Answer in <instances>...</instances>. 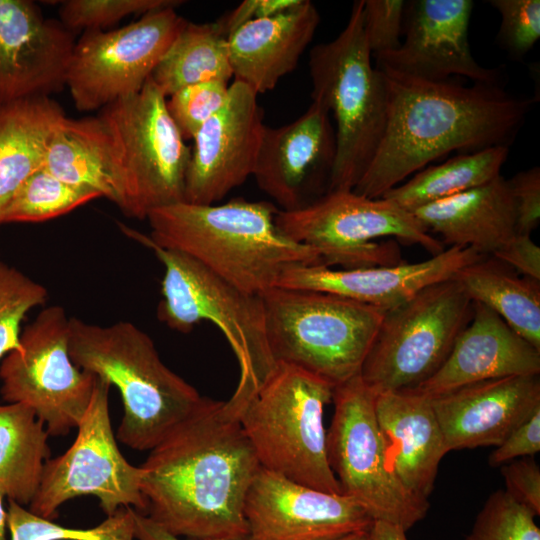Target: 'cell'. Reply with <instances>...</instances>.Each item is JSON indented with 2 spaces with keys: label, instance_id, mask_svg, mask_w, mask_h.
<instances>
[{
  "label": "cell",
  "instance_id": "1",
  "mask_svg": "<svg viewBox=\"0 0 540 540\" xmlns=\"http://www.w3.org/2000/svg\"><path fill=\"white\" fill-rule=\"evenodd\" d=\"M260 467L236 412L203 397L140 466L145 515L178 537L247 535L244 501Z\"/></svg>",
  "mask_w": 540,
  "mask_h": 540
},
{
  "label": "cell",
  "instance_id": "2",
  "mask_svg": "<svg viewBox=\"0 0 540 540\" xmlns=\"http://www.w3.org/2000/svg\"><path fill=\"white\" fill-rule=\"evenodd\" d=\"M384 72V71H383ZM388 109L380 145L353 191L381 198L413 173L453 151L508 146L531 107L498 83L463 86L384 72Z\"/></svg>",
  "mask_w": 540,
  "mask_h": 540
},
{
  "label": "cell",
  "instance_id": "3",
  "mask_svg": "<svg viewBox=\"0 0 540 540\" xmlns=\"http://www.w3.org/2000/svg\"><path fill=\"white\" fill-rule=\"evenodd\" d=\"M278 211L265 201H183L156 208L146 219L154 243L186 254L238 289L260 296L293 266L324 265L318 250L280 231Z\"/></svg>",
  "mask_w": 540,
  "mask_h": 540
},
{
  "label": "cell",
  "instance_id": "4",
  "mask_svg": "<svg viewBox=\"0 0 540 540\" xmlns=\"http://www.w3.org/2000/svg\"><path fill=\"white\" fill-rule=\"evenodd\" d=\"M69 352L79 368L118 389L124 413L117 438L132 449L154 448L203 398L131 322L103 326L69 318Z\"/></svg>",
  "mask_w": 540,
  "mask_h": 540
},
{
  "label": "cell",
  "instance_id": "5",
  "mask_svg": "<svg viewBox=\"0 0 540 540\" xmlns=\"http://www.w3.org/2000/svg\"><path fill=\"white\" fill-rule=\"evenodd\" d=\"M371 57L363 28V0L353 3L338 36L315 45L309 54L312 101L324 106L336 122V158L328 192L353 190L385 131L387 79L372 65Z\"/></svg>",
  "mask_w": 540,
  "mask_h": 540
},
{
  "label": "cell",
  "instance_id": "6",
  "mask_svg": "<svg viewBox=\"0 0 540 540\" xmlns=\"http://www.w3.org/2000/svg\"><path fill=\"white\" fill-rule=\"evenodd\" d=\"M260 297L277 365L303 370L333 389L360 374L385 311L315 290L277 286Z\"/></svg>",
  "mask_w": 540,
  "mask_h": 540
},
{
  "label": "cell",
  "instance_id": "7",
  "mask_svg": "<svg viewBox=\"0 0 540 540\" xmlns=\"http://www.w3.org/2000/svg\"><path fill=\"white\" fill-rule=\"evenodd\" d=\"M119 226L128 237L149 248L164 267L158 318L182 333L204 320L213 323L238 361V384L257 392L277 367L261 297L238 289L188 255L163 248L122 223Z\"/></svg>",
  "mask_w": 540,
  "mask_h": 540
},
{
  "label": "cell",
  "instance_id": "8",
  "mask_svg": "<svg viewBox=\"0 0 540 540\" xmlns=\"http://www.w3.org/2000/svg\"><path fill=\"white\" fill-rule=\"evenodd\" d=\"M107 131L117 203L128 217L185 201L191 148L171 118L166 97L151 77L140 92L96 115Z\"/></svg>",
  "mask_w": 540,
  "mask_h": 540
},
{
  "label": "cell",
  "instance_id": "9",
  "mask_svg": "<svg viewBox=\"0 0 540 540\" xmlns=\"http://www.w3.org/2000/svg\"><path fill=\"white\" fill-rule=\"evenodd\" d=\"M333 388L298 368L278 364L239 413L261 468L332 494L341 489L326 455L324 407Z\"/></svg>",
  "mask_w": 540,
  "mask_h": 540
},
{
  "label": "cell",
  "instance_id": "10",
  "mask_svg": "<svg viewBox=\"0 0 540 540\" xmlns=\"http://www.w3.org/2000/svg\"><path fill=\"white\" fill-rule=\"evenodd\" d=\"M280 231L300 244L319 251L324 266L354 269L403 263L393 242L374 240L395 237L419 244L433 256L444 250L413 215L386 198H367L353 190L326 193L295 211L279 210Z\"/></svg>",
  "mask_w": 540,
  "mask_h": 540
},
{
  "label": "cell",
  "instance_id": "11",
  "mask_svg": "<svg viewBox=\"0 0 540 540\" xmlns=\"http://www.w3.org/2000/svg\"><path fill=\"white\" fill-rule=\"evenodd\" d=\"M473 312L455 278L421 289L384 312L361 379L375 394L416 388L442 366Z\"/></svg>",
  "mask_w": 540,
  "mask_h": 540
},
{
  "label": "cell",
  "instance_id": "12",
  "mask_svg": "<svg viewBox=\"0 0 540 540\" xmlns=\"http://www.w3.org/2000/svg\"><path fill=\"white\" fill-rule=\"evenodd\" d=\"M376 394L360 374L333 389L334 413L326 431V455L341 494L354 499L373 521L408 531L427 514L429 502L410 494L391 472L375 414Z\"/></svg>",
  "mask_w": 540,
  "mask_h": 540
},
{
  "label": "cell",
  "instance_id": "13",
  "mask_svg": "<svg viewBox=\"0 0 540 540\" xmlns=\"http://www.w3.org/2000/svg\"><path fill=\"white\" fill-rule=\"evenodd\" d=\"M110 387L96 376L90 404L73 444L62 455L46 461L39 488L29 505L35 515L53 520L63 503L85 495L95 496L107 516L121 507L146 514L141 468L122 455L112 429Z\"/></svg>",
  "mask_w": 540,
  "mask_h": 540
},
{
  "label": "cell",
  "instance_id": "14",
  "mask_svg": "<svg viewBox=\"0 0 540 540\" xmlns=\"http://www.w3.org/2000/svg\"><path fill=\"white\" fill-rule=\"evenodd\" d=\"M22 348L0 366L5 401L24 403L62 436L80 424L93 394L96 376L79 368L69 352V318L61 306L44 308L21 333Z\"/></svg>",
  "mask_w": 540,
  "mask_h": 540
},
{
  "label": "cell",
  "instance_id": "15",
  "mask_svg": "<svg viewBox=\"0 0 540 540\" xmlns=\"http://www.w3.org/2000/svg\"><path fill=\"white\" fill-rule=\"evenodd\" d=\"M186 22L164 8L117 29L84 31L66 75L76 109L99 111L140 92Z\"/></svg>",
  "mask_w": 540,
  "mask_h": 540
},
{
  "label": "cell",
  "instance_id": "16",
  "mask_svg": "<svg viewBox=\"0 0 540 540\" xmlns=\"http://www.w3.org/2000/svg\"><path fill=\"white\" fill-rule=\"evenodd\" d=\"M248 540H337L368 531L373 519L354 499L260 467L244 501Z\"/></svg>",
  "mask_w": 540,
  "mask_h": 540
},
{
  "label": "cell",
  "instance_id": "17",
  "mask_svg": "<svg viewBox=\"0 0 540 540\" xmlns=\"http://www.w3.org/2000/svg\"><path fill=\"white\" fill-rule=\"evenodd\" d=\"M330 116L312 101L291 123L265 127L252 176L281 211L302 209L328 192L336 158Z\"/></svg>",
  "mask_w": 540,
  "mask_h": 540
},
{
  "label": "cell",
  "instance_id": "18",
  "mask_svg": "<svg viewBox=\"0 0 540 540\" xmlns=\"http://www.w3.org/2000/svg\"><path fill=\"white\" fill-rule=\"evenodd\" d=\"M265 127L257 94L234 80L224 106L192 139L185 202L215 204L252 176Z\"/></svg>",
  "mask_w": 540,
  "mask_h": 540
},
{
  "label": "cell",
  "instance_id": "19",
  "mask_svg": "<svg viewBox=\"0 0 540 540\" xmlns=\"http://www.w3.org/2000/svg\"><path fill=\"white\" fill-rule=\"evenodd\" d=\"M471 0H417L406 3L405 39L376 56L377 68L394 75L443 82L452 75L474 83H498L499 72L477 63L468 40Z\"/></svg>",
  "mask_w": 540,
  "mask_h": 540
},
{
  "label": "cell",
  "instance_id": "20",
  "mask_svg": "<svg viewBox=\"0 0 540 540\" xmlns=\"http://www.w3.org/2000/svg\"><path fill=\"white\" fill-rule=\"evenodd\" d=\"M75 35L30 0H0V106L66 86Z\"/></svg>",
  "mask_w": 540,
  "mask_h": 540
},
{
  "label": "cell",
  "instance_id": "21",
  "mask_svg": "<svg viewBox=\"0 0 540 540\" xmlns=\"http://www.w3.org/2000/svg\"><path fill=\"white\" fill-rule=\"evenodd\" d=\"M448 452L500 445L540 407L539 375L472 383L431 398Z\"/></svg>",
  "mask_w": 540,
  "mask_h": 540
},
{
  "label": "cell",
  "instance_id": "22",
  "mask_svg": "<svg viewBox=\"0 0 540 540\" xmlns=\"http://www.w3.org/2000/svg\"><path fill=\"white\" fill-rule=\"evenodd\" d=\"M482 257L471 248L452 246L417 263L354 269L297 265L281 275L277 286L328 292L387 311Z\"/></svg>",
  "mask_w": 540,
  "mask_h": 540
},
{
  "label": "cell",
  "instance_id": "23",
  "mask_svg": "<svg viewBox=\"0 0 540 540\" xmlns=\"http://www.w3.org/2000/svg\"><path fill=\"white\" fill-rule=\"evenodd\" d=\"M473 303L472 319L457 337L442 366L408 391L432 398L484 380L539 375L540 350L491 309Z\"/></svg>",
  "mask_w": 540,
  "mask_h": 540
},
{
  "label": "cell",
  "instance_id": "24",
  "mask_svg": "<svg viewBox=\"0 0 540 540\" xmlns=\"http://www.w3.org/2000/svg\"><path fill=\"white\" fill-rule=\"evenodd\" d=\"M375 414L391 472L410 494L428 501L448 453L431 398L408 390L379 393Z\"/></svg>",
  "mask_w": 540,
  "mask_h": 540
},
{
  "label": "cell",
  "instance_id": "25",
  "mask_svg": "<svg viewBox=\"0 0 540 540\" xmlns=\"http://www.w3.org/2000/svg\"><path fill=\"white\" fill-rule=\"evenodd\" d=\"M320 15L309 0L279 14L248 22L227 37L233 77L257 95L292 72L312 41Z\"/></svg>",
  "mask_w": 540,
  "mask_h": 540
},
{
  "label": "cell",
  "instance_id": "26",
  "mask_svg": "<svg viewBox=\"0 0 540 540\" xmlns=\"http://www.w3.org/2000/svg\"><path fill=\"white\" fill-rule=\"evenodd\" d=\"M411 213L429 232L439 234L442 243L483 256H492L517 234L514 199L502 175Z\"/></svg>",
  "mask_w": 540,
  "mask_h": 540
},
{
  "label": "cell",
  "instance_id": "27",
  "mask_svg": "<svg viewBox=\"0 0 540 540\" xmlns=\"http://www.w3.org/2000/svg\"><path fill=\"white\" fill-rule=\"evenodd\" d=\"M65 116L51 97L0 106V224L19 187L43 167L49 139Z\"/></svg>",
  "mask_w": 540,
  "mask_h": 540
},
{
  "label": "cell",
  "instance_id": "28",
  "mask_svg": "<svg viewBox=\"0 0 540 540\" xmlns=\"http://www.w3.org/2000/svg\"><path fill=\"white\" fill-rule=\"evenodd\" d=\"M43 168L67 184L117 203L110 141L97 116H65L49 139Z\"/></svg>",
  "mask_w": 540,
  "mask_h": 540
},
{
  "label": "cell",
  "instance_id": "29",
  "mask_svg": "<svg viewBox=\"0 0 540 540\" xmlns=\"http://www.w3.org/2000/svg\"><path fill=\"white\" fill-rule=\"evenodd\" d=\"M453 278L473 302L491 309L540 350V281L520 277L510 266L492 256L464 266Z\"/></svg>",
  "mask_w": 540,
  "mask_h": 540
},
{
  "label": "cell",
  "instance_id": "30",
  "mask_svg": "<svg viewBox=\"0 0 540 540\" xmlns=\"http://www.w3.org/2000/svg\"><path fill=\"white\" fill-rule=\"evenodd\" d=\"M24 403L0 405V495L30 505L50 459L48 432Z\"/></svg>",
  "mask_w": 540,
  "mask_h": 540
},
{
  "label": "cell",
  "instance_id": "31",
  "mask_svg": "<svg viewBox=\"0 0 540 540\" xmlns=\"http://www.w3.org/2000/svg\"><path fill=\"white\" fill-rule=\"evenodd\" d=\"M232 77L227 37L217 22L188 21L151 75L165 97L197 83H229Z\"/></svg>",
  "mask_w": 540,
  "mask_h": 540
},
{
  "label": "cell",
  "instance_id": "32",
  "mask_svg": "<svg viewBox=\"0 0 540 540\" xmlns=\"http://www.w3.org/2000/svg\"><path fill=\"white\" fill-rule=\"evenodd\" d=\"M508 154L509 147L503 145L462 153L418 171L381 198L412 212L490 182L501 175Z\"/></svg>",
  "mask_w": 540,
  "mask_h": 540
},
{
  "label": "cell",
  "instance_id": "33",
  "mask_svg": "<svg viewBox=\"0 0 540 540\" xmlns=\"http://www.w3.org/2000/svg\"><path fill=\"white\" fill-rule=\"evenodd\" d=\"M101 197L95 191L67 184L43 167L31 174L8 203L2 223L41 222Z\"/></svg>",
  "mask_w": 540,
  "mask_h": 540
},
{
  "label": "cell",
  "instance_id": "34",
  "mask_svg": "<svg viewBox=\"0 0 540 540\" xmlns=\"http://www.w3.org/2000/svg\"><path fill=\"white\" fill-rule=\"evenodd\" d=\"M11 540H135L133 508L121 507L89 529L64 527L9 500L6 511Z\"/></svg>",
  "mask_w": 540,
  "mask_h": 540
},
{
  "label": "cell",
  "instance_id": "35",
  "mask_svg": "<svg viewBox=\"0 0 540 540\" xmlns=\"http://www.w3.org/2000/svg\"><path fill=\"white\" fill-rule=\"evenodd\" d=\"M46 298L44 286L0 262V359L22 348V320L32 308L42 305Z\"/></svg>",
  "mask_w": 540,
  "mask_h": 540
},
{
  "label": "cell",
  "instance_id": "36",
  "mask_svg": "<svg viewBox=\"0 0 540 540\" xmlns=\"http://www.w3.org/2000/svg\"><path fill=\"white\" fill-rule=\"evenodd\" d=\"M536 515L505 490L493 492L464 540H540Z\"/></svg>",
  "mask_w": 540,
  "mask_h": 540
},
{
  "label": "cell",
  "instance_id": "37",
  "mask_svg": "<svg viewBox=\"0 0 540 540\" xmlns=\"http://www.w3.org/2000/svg\"><path fill=\"white\" fill-rule=\"evenodd\" d=\"M181 0H66L60 2L59 20L74 35L80 31L104 30L133 14L176 8Z\"/></svg>",
  "mask_w": 540,
  "mask_h": 540
},
{
  "label": "cell",
  "instance_id": "38",
  "mask_svg": "<svg viewBox=\"0 0 540 540\" xmlns=\"http://www.w3.org/2000/svg\"><path fill=\"white\" fill-rule=\"evenodd\" d=\"M228 95L229 83L208 81L183 87L169 96L167 110L184 140L194 138L224 106Z\"/></svg>",
  "mask_w": 540,
  "mask_h": 540
},
{
  "label": "cell",
  "instance_id": "39",
  "mask_svg": "<svg viewBox=\"0 0 540 540\" xmlns=\"http://www.w3.org/2000/svg\"><path fill=\"white\" fill-rule=\"evenodd\" d=\"M501 17L498 41L510 54H527L540 38L539 0H491Z\"/></svg>",
  "mask_w": 540,
  "mask_h": 540
},
{
  "label": "cell",
  "instance_id": "40",
  "mask_svg": "<svg viewBox=\"0 0 540 540\" xmlns=\"http://www.w3.org/2000/svg\"><path fill=\"white\" fill-rule=\"evenodd\" d=\"M406 3L403 0H363V28L372 56L400 47Z\"/></svg>",
  "mask_w": 540,
  "mask_h": 540
},
{
  "label": "cell",
  "instance_id": "41",
  "mask_svg": "<svg viewBox=\"0 0 540 540\" xmlns=\"http://www.w3.org/2000/svg\"><path fill=\"white\" fill-rule=\"evenodd\" d=\"M507 181L515 204L516 232L531 235L540 221V169L520 171Z\"/></svg>",
  "mask_w": 540,
  "mask_h": 540
},
{
  "label": "cell",
  "instance_id": "42",
  "mask_svg": "<svg viewBox=\"0 0 540 540\" xmlns=\"http://www.w3.org/2000/svg\"><path fill=\"white\" fill-rule=\"evenodd\" d=\"M505 491L536 516L540 514V468L533 457L512 460L501 466Z\"/></svg>",
  "mask_w": 540,
  "mask_h": 540
},
{
  "label": "cell",
  "instance_id": "43",
  "mask_svg": "<svg viewBox=\"0 0 540 540\" xmlns=\"http://www.w3.org/2000/svg\"><path fill=\"white\" fill-rule=\"evenodd\" d=\"M540 450V407L491 452L488 463L502 466L512 460L533 457Z\"/></svg>",
  "mask_w": 540,
  "mask_h": 540
},
{
  "label": "cell",
  "instance_id": "44",
  "mask_svg": "<svg viewBox=\"0 0 540 540\" xmlns=\"http://www.w3.org/2000/svg\"><path fill=\"white\" fill-rule=\"evenodd\" d=\"M301 0H244L232 11L216 21L228 37L242 25L286 11Z\"/></svg>",
  "mask_w": 540,
  "mask_h": 540
},
{
  "label": "cell",
  "instance_id": "45",
  "mask_svg": "<svg viewBox=\"0 0 540 540\" xmlns=\"http://www.w3.org/2000/svg\"><path fill=\"white\" fill-rule=\"evenodd\" d=\"M492 257L504 262L517 273L540 281V247L528 234L517 233Z\"/></svg>",
  "mask_w": 540,
  "mask_h": 540
},
{
  "label": "cell",
  "instance_id": "46",
  "mask_svg": "<svg viewBox=\"0 0 540 540\" xmlns=\"http://www.w3.org/2000/svg\"><path fill=\"white\" fill-rule=\"evenodd\" d=\"M133 517L135 540H248L247 535L205 539L182 538L169 533L147 515L134 509Z\"/></svg>",
  "mask_w": 540,
  "mask_h": 540
},
{
  "label": "cell",
  "instance_id": "47",
  "mask_svg": "<svg viewBox=\"0 0 540 540\" xmlns=\"http://www.w3.org/2000/svg\"><path fill=\"white\" fill-rule=\"evenodd\" d=\"M406 532L400 526L376 520L368 530L367 540H408Z\"/></svg>",
  "mask_w": 540,
  "mask_h": 540
},
{
  "label": "cell",
  "instance_id": "48",
  "mask_svg": "<svg viewBox=\"0 0 540 540\" xmlns=\"http://www.w3.org/2000/svg\"><path fill=\"white\" fill-rule=\"evenodd\" d=\"M367 533L368 531L355 532L341 537L337 540H367Z\"/></svg>",
  "mask_w": 540,
  "mask_h": 540
}]
</instances>
